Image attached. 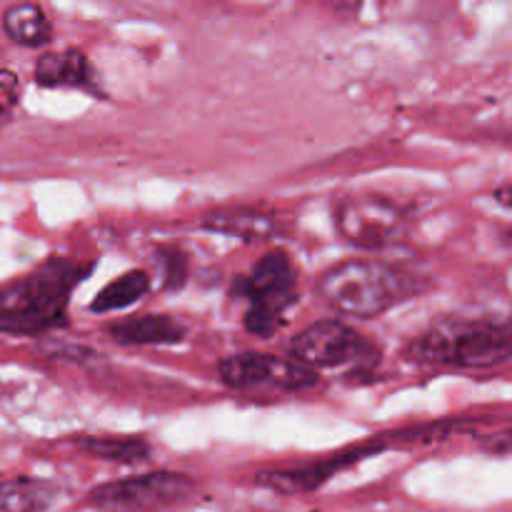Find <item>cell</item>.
I'll use <instances>...</instances> for the list:
<instances>
[{
	"mask_svg": "<svg viewBox=\"0 0 512 512\" xmlns=\"http://www.w3.org/2000/svg\"><path fill=\"white\" fill-rule=\"evenodd\" d=\"M495 200H498L500 205H505V208L512 210V185H508V188L495 190Z\"/></svg>",
	"mask_w": 512,
	"mask_h": 512,
	"instance_id": "obj_21",
	"label": "cell"
},
{
	"mask_svg": "<svg viewBox=\"0 0 512 512\" xmlns=\"http://www.w3.org/2000/svg\"><path fill=\"white\" fill-rule=\"evenodd\" d=\"M373 453V448L358 450V453L343 455V458H335L330 463H315V465H303V468H293V470H268V473H260L258 483L263 488L278 490V493L293 495V493H305V490H315L335 473L343 465L353 463L355 458H363V455Z\"/></svg>",
	"mask_w": 512,
	"mask_h": 512,
	"instance_id": "obj_10",
	"label": "cell"
},
{
	"mask_svg": "<svg viewBox=\"0 0 512 512\" xmlns=\"http://www.w3.org/2000/svg\"><path fill=\"white\" fill-rule=\"evenodd\" d=\"M408 358L458 370L512 365V320L445 318L408 345Z\"/></svg>",
	"mask_w": 512,
	"mask_h": 512,
	"instance_id": "obj_2",
	"label": "cell"
},
{
	"mask_svg": "<svg viewBox=\"0 0 512 512\" xmlns=\"http://www.w3.org/2000/svg\"><path fill=\"white\" fill-rule=\"evenodd\" d=\"M3 120H5V108H3V105H0V123H3Z\"/></svg>",
	"mask_w": 512,
	"mask_h": 512,
	"instance_id": "obj_22",
	"label": "cell"
},
{
	"mask_svg": "<svg viewBox=\"0 0 512 512\" xmlns=\"http://www.w3.org/2000/svg\"><path fill=\"white\" fill-rule=\"evenodd\" d=\"M75 445L93 458L113 463H140L153 453L143 438H80Z\"/></svg>",
	"mask_w": 512,
	"mask_h": 512,
	"instance_id": "obj_16",
	"label": "cell"
},
{
	"mask_svg": "<svg viewBox=\"0 0 512 512\" xmlns=\"http://www.w3.org/2000/svg\"><path fill=\"white\" fill-rule=\"evenodd\" d=\"M418 293L410 273L378 260H345L318 280V295L335 313L378 318Z\"/></svg>",
	"mask_w": 512,
	"mask_h": 512,
	"instance_id": "obj_3",
	"label": "cell"
},
{
	"mask_svg": "<svg viewBox=\"0 0 512 512\" xmlns=\"http://www.w3.org/2000/svg\"><path fill=\"white\" fill-rule=\"evenodd\" d=\"M110 338L123 345H173L185 338V328L168 315H138L108 328Z\"/></svg>",
	"mask_w": 512,
	"mask_h": 512,
	"instance_id": "obj_11",
	"label": "cell"
},
{
	"mask_svg": "<svg viewBox=\"0 0 512 512\" xmlns=\"http://www.w3.org/2000/svg\"><path fill=\"white\" fill-rule=\"evenodd\" d=\"M90 273V265L50 258L33 273L0 288V333L40 335L65 323L70 293Z\"/></svg>",
	"mask_w": 512,
	"mask_h": 512,
	"instance_id": "obj_1",
	"label": "cell"
},
{
	"mask_svg": "<svg viewBox=\"0 0 512 512\" xmlns=\"http://www.w3.org/2000/svg\"><path fill=\"white\" fill-rule=\"evenodd\" d=\"M165 260H168V265H165V285L168 288H180V285L185 283V258L180 253H168L163 255Z\"/></svg>",
	"mask_w": 512,
	"mask_h": 512,
	"instance_id": "obj_18",
	"label": "cell"
},
{
	"mask_svg": "<svg viewBox=\"0 0 512 512\" xmlns=\"http://www.w3.org/2000/svg\"><path fill=\"white\" fill-rule=\"evenodd\" d=\"M58 498V490L45 480L10 478L0 483V512H45Z\"/></svg>",
	"mask_w": 512,
	"mask_h": 512,
	"instance_id": "obj_14",
	"label": "cell"
},
{
	"mask_svg": "<svg viewBox=\"0 0 512 512\" xmlns=\"http://www.w3.org/2000/svg\"><path fill=\"white\" fill-rule=\"evenodd\" d=\"M220 380L235 390H305L318 383L310 365L295 358H278L268 353H238L220 360Z\"/></svg>",
	"mask_w": 512,
	"mask_h": 512,
	"instance_id": "obj_7",
	"label": "cell"
},
{
	"mask_svg": "<svg viewBox=\"0 0 512 512\" xmlns=\"http://www.w3.org/2000/svg\"><path fill=\"white\" fill-rule=\"evenodd\" d=\"M203 228L243 240H263L275 230V218L258 208H223L205 215Z\"/></svg>",
	"mask_w": 512,
	"mask_h": 512,
	"instance_id": "obj_12",
	"label": "cell"
},
{
	"mask_svg": "<svg viewBox=\"0 0 512 512\" xmlns=\"http://www.w3.org/2000/svg\"><path fill=\"white\" fill-rule=\"evenodd\" d=\"M193 488L195 483L188 475L160 470L100 485L90 490L88 505L98 512H155L183 503Z\"/></svg>",
	"mask_w": 512,
	"mask_h": 512,
	"instance_id": "obj_5",
	"label": "cell"
},
{
	"mask_svg": "<svg viewBox=\"0 0 512 512\" xmlns=\"http://www.w3.org/2000/svg\"><path fill=\"white\" fill-rule=\"evenodd\" d=\"M290 355L310 368H338L370 358L363 335L340 320H320L308 325L290 343Z\"/></svg>",
	"mask_w": 512,
	"mask_h": 512,
	"instance_id": "obj_8",
	"label": "cell"
},
{
	"mask_svg": "<svg viewBox=\"0 0 512 512\" xmlns=\"http://www.w3.org/2000/svg\"><path fill=\"white\" fill-rule=\"evenodd\" d=\"M35 83L43 88H80L100 95L95 85V70L83 50H60V53L40 55L35 63Z\"/></svg>",
	"mask_w": 512,
	"mask_h": 512,
	"instance_id": "obj_9",
	"label": "cell"
},
{
	"mask_svg": "<svg viewBox=\"0 0 512 512\" xmlns=\"http://www.w3.org/2000/svg\"><path fill=\"white\" fill-rule=\"evenodd\" d=\"M335 225L343 240L355 248H385L405 230V215L390 200L378 195H353L335 208Z\"/></svg>",
	"mask_w": 512,
	"mask_h": 512,
	"instance_id": "obj_6",
	"label": "cell"
},
{
	"mask_svg": "<svg viewBox=\"0 0 512 512\" xmlns=\"http://www.w3.org/2000/svg\"><path fill=\"white\" fill-rule=\"evenodd\" d=\"M150 290V278L143 270H128L125 275H120L118 280L105 285L95 300L90 303L93 313H113V310H123L128 305L138 303L140 298H145Z\"/></svg>",
	"mask_w": 512,
	"mask_h": 512,
	"instance_id": "obj_15",
	"label": "cell"
},
{
	"mask_svg": "<svg viewBox=\"0 0 512 512\" xmlns=\"http://www.w3.org/2000/svg\"><path fill=\"white\" fill-rule=\"evenodd\" d=\"M295 265L285 253H268L248 278L235 283L240 298L250 303L245 328L258 338H270L283 325V313L295 303Z\"/></svg>",
	"mask_w": 512,
	"mask_h": 512,
	"instance_id": "obj_4",
	"label": "cell"
},
{
	"mask_svg": "<svg viewBox=\"0 0 512 512\" xmlns=\"http://www.w3.org/2000/svg\"><path fill=\"white\" fill-rule=\"evenodd\" d=\"M480 448L490 455H512V428L488 435L480 440Z\"/></svg>",
	"mask_w": 512,
	"mask_h": 512,
	"instance_id": "obj_17",
	"label": "cell"
},
{
	"mask_svg": "<svg viewBox=\"0 0 512 512\" xmlns=\"http://www.w3.org/2000/svg\"><path fill=\"white\" fill-rule=\"evenodd\" d=\"M0 88L8 95L18 93V75L13 70H0Z\"/></svg>",
	"mask_w": 512,
	"mask_h": 512,
	"instance_id": "obj_19",
	"label": "cell"
},
{
	"mask_svg": "<svg viewBox=\"0 0 512 512\" xmlns=\"http://www.w3.org/2000/svg\"><path fill=\"white\" fill-rule=\"evenodd\" d=\"M3 30L23 48H43L53 40V23L35 3H15L3 13Z\"/></svg>",
	"mask_w": 512,
	"mask_h": 512,
	"instance_id": "obj_13",
	"label": "cell"
},
{
	"mask_svg": "<svg viewBox=\"0 0 512 512\" xmlns=\"http://www.w3.org/2000/svg\"><path fill=\"white\" fill-rule=\"evenodd\" d=\"M330 3H333L338 10H343V13H358L363 0H330Z\"/></svg>",
	"mask_w": 512,
	"mask_h": 512,
	"instance_id": "obj_20",
	"label": "cell"
}]
</instances>
